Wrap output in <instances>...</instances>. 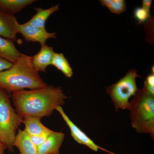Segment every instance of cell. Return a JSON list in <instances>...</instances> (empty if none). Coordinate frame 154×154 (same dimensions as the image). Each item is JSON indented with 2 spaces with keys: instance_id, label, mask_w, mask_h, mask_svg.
<instances>
[{
  "instance_id": "6",
  "label": "cell",
  "mask_w": 154,
  "mask_h": 154,
  "mask_svg": "<svg viewBox=\"0 0 154 154\" xmlns=\"http://www.w3.org/2000/svg\"><path fill=\"white\" fill-rule=\"evenodd\" d=\"M56 110H57L58 112L60 113L63 120L69 128L72 137L78 143L85 145L94 151L97 152L98 150L100 149L109 153L110 154H113V153L105 149L102 148L96 144L94 141L92 140L84 131L79 128L69 118L67 115L65 113L61 106H58L57 107Z\"/></svg>"
},
{
  "instance_id": "5",
  "label": "cell",
  "mask_w": 154,
  "mask_h": 154,
  "mask_svg": "<svg viewBox=\"0 0 154 154\" xmlns=\"http://www.w3.org/2000/svg\"><path fill=\"white\" fill-rule=\"evenodd\" d=\"M137 75L135 70L131 69L124 77L115 84L106 88V92L110 96L116 111L119 109H128L129 99L137 93L136 83Z\"/></svg>"
},
{
  "instance_id": "9",
  "label": "cell",
  "mask_w": 154,
  "mask_h": 154,
  "mask_svg": "<svg viewBox=\"0 0 154 154\" xmlns=\"http://www.w3.org/2000/svg\"><path fill=\"white\" fill-rule=\"evenodd\" d=\"M64 137L63 133L53 131L44 142L37 147V154H60Z\"/></svg>"
},
{
  "instance_id": "15",
  "label": "cell",
  "mask_w": 154,
  "mask_h": 154,
  "mask_svg": "<svg viewBox=\"0 0 154 154\" xmlns=\"http://www.w3.org/2000/svg\"><path fill=\"white\" fill-rule=\"evenodd\" d=\"M35 2V0H0V11L15 16V14Z\"/></svg>"
},
{
  "instance_id": "18",
  "label": "cell",
  "mask_w": 154,
  "mask_h": 154,
  "mask_svg": "<svg viewBox=\"0 0 154 154\" xmlns=\"http://www.w3.org/2000/svg\"><path fill=\"white\" fill-rule=\"evenodd\" d=\"M53 131L51 130L43 134L39 135H29V137L30 140L34 145L36 147L41 145L46 140L47 138L48 137L51 132Z\"/></svg>"
},
{
  "instance_id": "19",
  "label": "cell",
  "mask_w": 154,
  "mask_h": 154,
  "mask_svg": "<svg viewBox=\"0 0 154 154\" xmlns=\"http://www.w3.org/2000/svg\"><path fill=\"white\" fill-rule=\"evenodd\" d=\"M134 17L139 24L146 22L151 17L150 14H149L142 8H137L134 11Z\"/></svg>"
},
{
  "instance_id": "13",
  "label": "cell",
  "mask_w": 154,
  "mask_h": 154,
  "mask_svg": "<svg viewBox=\"0 0 154 154\" xmlns=\"http://www.w3.org/2000/svg\"><path fill=\"white\" fill-rule=\"evenodd\" d=\"M41 117L27 116L23 119L22 123L25 125L24 131L29 135L43 134L51 130L41 122Z\"/></svg>"
},
{
  "instance_id": "21",
  "label": "cell",
  "mask_w": 154,
  "mask_h": 154,
  "mask_svg": "<svg viewBox=\"0 0 154 154\" xmlns=\"http://www.w3.org/2000/svg\"><path fill=\"white\" fill-rule=\"evenodd\" d=\"M13 63L5 59L0 57V72L4 71L11 68Z\"/></svg>"
},
{
  "instance_id": "22",
  "label": "cell",
  "mask_w": 154,
  "mask_h": 154,
  "mask_svg": "<svg viewBox=\"0 0 154 154\" xmlns=\"http://www.w3.org/2000/svg\"><path fill=\"white\" fill-rule=\"evenodd\" d=\"M152 1V0H143L142 7L149 14H150V9Z\"/></svg>"
},
{
  "instance_id": "23",
  "label": "cell",
  "mask_w": 154,
  "mask_h": 154,
  "mask_svg": "<svg viewBox=\"0 0 154 154\" xmlns=\"http://www.w3.org/2000/svg\"><path fill=\"white\" fill-rule=\"evenodd\" d=\"M6 149V146L0 142V154H4Z\"/></svg>"
},
{
  "instance_id": "10",
  "label": "cell",
  "mask_w": 154,
  "mask_h": 154,
  "mask_svg": "<svg viewBox=\"0 0 154 154\" xmlns=\"http://www.w3.org/2000/svg\"><path fill=\"white\" fill-rule=\"evenodd\" d=\"M55 52L52 47L46 44L42 45L40 50L32 57V64L37 71L45 72L48 66L52 64Z\"/></svg>"
},
{
  "instance_id": "7",
  "label": "cell",
  "mask_w": 154,
  "mask_h": 154,
  "mask_svg": "<svg viewBox=\"0 0 154 154\" xmlns=\"http://www.w3.org/2000/svg\"><path fill=\"white\" fill-rule=\"evenodd\" d=\"M17 33L22 34L25 40L28 42H38L41 45L46 44V42L50 38H56V33H49L45 28H39L27 24H19Z\"/></svg>"
},
{
  "instance_id": "3",
  "label": "cell",
  "mask_w": 154,
  "mask_h": 154,
  "mask_svg": "<svg viewBox=\"0 0 154 154\" xmlns=\"http://www.w3.org/2000/svg\"><path fill=\"white\" fill-rule=\"evenodd\" d=\"M131 125L138 133L149 134L154 138V96L143 88L139 89L130 102Z\"/></svg>"
},
{
  "instance_id": "1",
  "label": "cell",
  "mask_w": 154,
  "mask_h": 154,
  "mask_svg": "<svg viewBox=\"0 0 154 154\" xmlns=\"http://www.w3.org/2000/svg\"><path fill=\"white\" fill-rule=\"evenodd\" d=\"M11 98L17 113L23 118L27 116H49L57 107H62L67 99L61 87L49 85L15 92Z\"/></svg>"
},
{
  "instance_id": "16",
  "label": "cell",
  "mask_w": 154,
  "mask_h": 154,
  "mask_svg": "<svg viewBox=\"0 0 154 154\" xmlns=\"http://www.w3.org/2000/svg\"><path fill=\"white\" fill-rule=\"evenodd\" d=\"M51 65L61 72L66 77L71 78L72 76V69L63 54L55 53Z\"/></svg>"
},
{
  "instance_id": "11",
  "label": "cell",
  "mask_w": 154,
  "mask_h": 154,
  "mask_svg": "<svg viewBox=\"0 0 154 154\" xmlns=\"http://www.w3.org/2000/svg\"><path fill=\"white\" fill-rule=\"evenodd\" d=\"M14 146L19 149L20 154H37V147L31 142L24 130L19 128L17 131Z\"/></svg>"
},
{
  "instance_id": "20",
  "label": "cell",
  "mask_w": 154,
  "mask_h": 154,
  "mask_svg": "<svg viewBox=\"0 0 154 154\" xmlns=\"http://www.w3.org/2000/svg\"><path fill=\"white\" fill-rule=\"evenodd\" d=\"M152 72L146 78L143 88L148 93L154 96V68L153 70L152 69Z\"/></svg>"
},
{
  "instance_id": "14",
  "label": "cell",
  "mask_w": 154,
  "mask_h": 154,
  "mask_svg": "<svg viewBox=\"0 0 154 154\" xmlns=\"http://www.w3.org/2000/svg\"><path fill=\"white\" fill-rule=\"evenodd\" d=\"M34 9L36 11V14L25 24L35 27L45 28L46 21L50 16L59 10V5L51 6L50 8L46 9L40 8H34Z\"/></svg>"
},
{
  "instance_id": "17",
  "label": "cell",
  "mask_w": 154,
  "mask_h": 154,
  "mask_svg": "<svg viewBox=\"0 0 154 154\" xmlns=\"http://www.w3.org/2000/svg\"><path fill=\"white\" fill-rule=\"evenodd\" d=\"M100 2L113 14L119 15L126 11V2L124 0H101Z\"/></svg>"
},
{
  "instance_id": "4",
  "label": "cell",
  "mask_w": 154,
  "mask_h": 154,
  "mask_svg": "<svg viewBox=\"0 0 154 154\" xmlns=\"http://www.w3.org/2000/svg\"><path fill=\"white\" fill-rule=\"evenodd\" d=\"M11 98V94L0 89V142L14 152V139L23 118L12 106Z\"/></svg>"
},
{
  "instance_id": "8",
  "label": "cell",
  "mask_w": 154,
  "mask_h": 154,
  "mask_svg": "<svg viewBox=\"0 0 154 154\" xmlns=\"http://www.w3.org/2000/svg\"><path fill=\"white\" fill-rule=\"evenodd\" d=\"M19 24L15 16L0 11V36L16 41Z\"/></svg>"
},
{
  "instance_id": "2",
  "label": "cell",
  "mask_w": 154,
  "mask_h": 154,
  "mask_svg": "<svg viewBox=\"0 0 154 154\" xmlns=\"http://www.w3.org/2000/svg\"><path fill=\"white\" fill-rule=\"evenodd\" d=\"M48 85L33 67L32 57L21 54L12 67L0 72V89L9 94L25 90L44 88Z\"/></svg>"
},
{
  "instance_id": "12",
  "label": "cell",
  "mask_w": 154,
  "mask_h": 154,
  "mask_svg": "<svg viewBox=\"0 0 154 154\" xmlns=\"http://www.w3.org/2000/svg\"><path fill=\"white\" fill-rule=\"evenodd\" d=\"M21 54L15 46L13 40L0 36V57L14 63Z\"/></svg>"
}]
</instances>
